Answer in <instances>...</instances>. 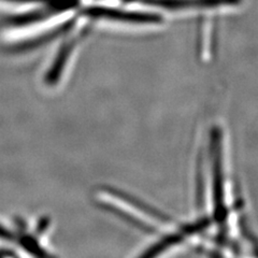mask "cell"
I'll return each mask as SVG.
<instances>
[{"label": "cell", "mask_w": 258, "mask_h": 258, "mask_svg": "<svg viewBox=\"0 0 258 258\" xmlns=\"http://www.w3.org/2000/svg\"><path fill=\"white\" fill-rule=\"evenodd\" d=\"M84 14L91 16L94 19H108L113 21L120 22H131V23H157L159 18L154 14L139 13V12H127L116 9H110V8L96 7L90 8L84 11Z\"/></svg>", "instance_id": "6da1fadb"}, {"label": "cell", "mask_w": 258, "mask_h": 258, "mask_svg": "<svg viewBox=\"0 0 258 258\" xmlns=\"http://www.w3.org/2000/svg\"><path fill=\"white\" fill-rule=\"evenodd\" d=\"M7 2H14V3H42L46 5H53L58 2V0H7Z\"/></svg>", "instance_id": "7a4b0ae2"}, {"label": "cell", "mask_w": 258, "mask_h": 258, "mask_svg": "<svg viewBox=\"0 0 258 258\" xmlns=\"http://www.w3.org/2000/svg\"><path fill=\"white\" fill-rule=\"evenodd\" d=\"M11 235L9 232H8L6 229H4L2 226H0V237H4V238H9Z\"/></svg>", "instance_id": "3957f363"}]
</instances>
